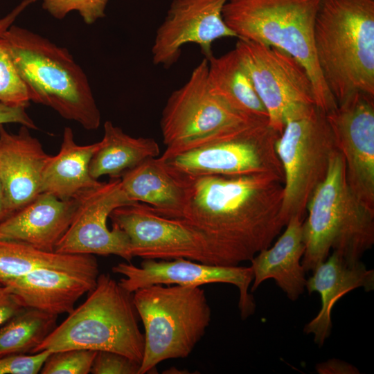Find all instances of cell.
Masks as SVG:
<instances>
[{
  "label": "cell",
  "mask_w": 374,
  "mask_h": 374,
  "mask_svg": "<svg viewBox=\"0 0 374 374\" xmlns=\"http://www.w3.org/2000/svg\"><path fill=\"white\" fill-rule=\"evenodd\" d=\"M186 203L178 220L205 236L220 265L251 260L285 227L283 181L276 176L181 178Z\"/></svg>",
  "instance_id": "1"
},
{
  "label": "cell",
  "mask_w": 374,
  "mask_h": 374,
  "mask_svg": "<svg viewBox=\"0 0 374 374\" xmlns=\"http://www.w3.org/2000/svg\"><path fill=\"white\" fill-rule=\"evenodd\" d=\"M314 47L337 105L356 91L374 96V0H321Z\"/></svg>",
  "instance_id": "2"
},
{
  "label": "cell",
  "mask_w": 374,
  "mask_h": 374,
  "mask_svg": "<svg viewBox=\"0 0 374 374\" xmlns=\"http://www.w3.org/2000/svg\"><path fill=\"white\" fill-rule=\"evenodd\" d=\"M303 222L305 246L301 264L312 271L335 252L348 262L361 260L374 244V208L363 202L348 185L345 162L337 150L328 175L309 200Z\"/></svg>",
  "instance_id": "3"
},
{
  "label": "cell",
  "mask_w": 374,
  "mask_h": 374,
  "mask_svg": "<svg viewBox=\"0 0 374 374\" xmlns=\"http://www.w3.org/2000/svg\"><path fill=\"white\" fill-rule=\"evenodd\" d=\"M1 37L28 88L30 101L52 108L87 130L99 127L100 113L87 76L67 48L14 24Z\"/></svg>",
  "instance_id": "4"
},
{
  "label": "cell",
  "mask_w": 374,
  "mask_h": 374,
  "mask_svg": "<svg viewBox=\"0 0 374 374\" xmlns=\"http://www.w3.org/2000/svg\"><path fill=\"white\" fill-rule=\"evenodd\" d=\"M68 314L31 353L68 349L106 350L141 364L144 334L139 328L133 293L109 274L98 275L87 299Z\"/></svg>",
  "instance_id": "5"
},
{
  "label": "cell",
  "mask_w": 374,
  "mask_h": 374,
  "mask_svg": "<svg viewBox=\"0 0 374 374\" xmlns=\"http://www.w3.org/2000/svg\"><path fill=\"white\" fill-rule=\"evenodd\" d=\"M321 0H228L222 16L243 39L282 49L305 67L314 87L316 105L326 114L337 103L320 71L314 29Z\"/></svg>",
  "instance_id": "6"
},
{
  "label": "cell",
  "mask_w": 374,
  "mask_h": 374,
  "mask_svg": "<svg viewBox=\"0 0 374 374\" xmlns=\"http://www.w3.org/2000/svg\"><path fill=\"white\" fill-rule=\"evenodd\" d=\"M133 302L145 330L139 374L157 373L161 362L187 357L211 320L200 286L152 285L134 292Z\"/></svg>",
  "instance_id": "7"
},
{
  "label": "cell",
  "mask_w": 374,
  "mask_h": 374,
  "mask_svg": "<svg viewBox=\"0 0 374 374\" xmlns=\"http://www.w3.org/2000/svg\"><path fill=\"white\" fill-rule=\"evenodd\" d=\"M208 60L195 67L187 82L169 96L160 126L163 159L204 146L252 123L267 121L245 116L213 95L207 83Z\"/></svg>",
  "instance_id": "8"
},
{
  "label": "cell",
  "mask_w": 374,
  "mask_h": 374,
  "mask_svg": "<svg viewBox=\"0 0 374 374\" xmlns=\"http://www.w3.org/2000/svg\"><path fill=\"white\" fill-rule=\"evenodd\" d=\"M326 113L314 106L305 115L288 121L276 142L283 173L281 217L304 219L309 200L325 180L337 151Z\"/></svg>",
  "instance_id": "9"
},
{
  "label": "cell",
  "mask_w": 374,
  "mask_h": 374,
  "mask_svg": "<svg viewBox=\"0 0 374 374\" xmlns=\"http://www.w3.org/2000/svg\"><path fill=\"white\" fill-rule=\"evenodd\" d=\"M280 135L268 121H257L204 146L165 159L159 157L178 177L267 174L284 182L276 151Z\"/></svg>",
  "instance_id": "10"
},
{
  "label": "cell",
  "mask_w": 374,
  "mask_h": 374,
  "mask_svg": "<svg viewBox=\"0 0 374 374\" xmlns=\"http://www.w3.org/2000/svg\"><path fill=\"white\" fill-rule=\"evenodd\" d=\"M235 50L267 109L269 126L278 134L288 121L317 106L308 73L292 55L243 39H238Z\"/></svg>",
  "instance_id": "11"
},
{
  "label": "cell",
  "mask_w": 374,
  "mask_h": 374,
  "mask_svg": "<svg viewBox=\"0 0 374 374\" xmlns=\"http://www.w3.org/2000/svg\"><path fill=\"white\" fill-rule=\"evenodd\" d=\"M109 218L112 226L128 237L133 257L164 260L182 258L220 265L204 235L183 220L157 214L146 204L119 206Z\"/></svg>",
  "instance_id": "12"
},
{
  "label": "cell",
  "mask_w": 374,
  "mask_h": 374,
  "mask_svg": "<svg viewBox=\"0 0 374 374\" xmlns=\"http://www.w3.org/2000/svg\"><path fill=\"white\" fill-rule=\"evenodd\" d=\"M77 206L71 223L56 245L62 253L116 255L131 262L130 240L119 228L107 224L110 213L132 202L123 189L121 178L87 189L75 197Z\"/></svg>",
  "instance_id": "13"
},
{
  "label": "cell",
  "mask_w": 374,
  "mask_h": 374,
  "mask_svg": "<svg viewBox=\"0 0 374 374\" xmlns=\"http://www.w3.org/2000/svg\"><path fill=\"white\" fill-rule=\"evenodd\" d=\"M326 115L348 185L374 208V96L354 92Z\"/></svg>",
  "instance_id": "14"
},
{
  "label": "cell",
  "mask_w": 374,
  "mask_h": 374,
  "mask_svg": "<svg viewBox=\"0 0 374 374\" xmlns=\"http://www.w3.org/2000/svg\"><path fill=\"white\" fill-rule=\"evenodd\" d=\"M112 269L114 273L123 276L118 283L130 293L152 285L231 284L239 290L238 308L241 318L245 319L255 312L256 303L249 292L253 280L251 267L208 265L181 258L168 260L144 259L140 266L127 262H120Z\"/></svg>",
  "instance_id": "15"
},
{
  "label": "cell",
  "mask_w": 374,
  "mask_h": 374,
  "mask_svg": "<svg viewBox=\"0 0 374 374\" xmlns=\"http://www.w3.org/2000/svg\"><path fill=\"white\" fill-rule=\"evenodd\" d=\"M228 0H172L157 30L152 62L168 69L179 60L181 48L195 44L204 57L212 56V44L223 37H237L226 24L222 10Z\"/></svg>",
  "instance_id": "16"
},
{
  "label": "cell",
  "mask_w": 374,
  "mask_h": 374,
  "mask_svg": "<svg viewBox=\"0 0 374 374\" xmlns=\"http://www.w3.org/2000/svg\"><path fill=\"white\" fill-rule=\"evenodd\" d=\"M29 128L17 133L0 125V179L4 219L40 193L44 169L50 157Z\"/></svg>",
  "instance_id": "17"
},
{
  "label": "cell",
  "mask_w": 374,
  "mask_h": 374,
  "mask_svg": "<svg viewBox=\"0 0 374 374\" xmlns=\"http://www.w3.org/2000/svg\"><path fill=\"white\" fill-rule=\"evenodd\" d=\"M307 278L305 289L310 295L317 292L321 306L317 314L307 323L303 332L312 335L314 343L321 347L332 328V312L335 303L344 295L357 288L366 292L374 289V271L368 269L360 260L351 263L335 252L312 271Z\"/></svg>",
  "instance_id": "18"
},
{
  "label": "cell",
  "mask_w": 374,
  "mask_h": 374,
  "mask_svg": "<svg viewBox=\"0 0 374 374\" xmlns=\"http://www.w3.org/2000/svg\"><path fill=\"white\" fill-rule=\"evenodd\" d=\"M77 202L40 193L0 222V239L21 241L42 250L55 251L69 227Z\"/></svg>",
  "instance_id": "19"
},
{
  "label": "cell",
  "mask_w": 374,
  "mask_h": 374,
  "mask_svg": "<svg viewBox=\"0 0 374 374\" xmlns=\"http://www.w3.org/2000/svg\"><path fill=\"white\" fill-rule=\"evenodd\" d=\"M303 220L297 215L290 217L277 241L271 247L259 251L250 260L253 272L251 292L256 291L265 280L274 279L292 301L303 294L307 280L301 264L305 250Z\"/></svg>",
  "instance_id": "20"
},
{
  "label": "cell",
  "mask_w": 374,
  "mask_h": 374,
  "mask_svg": "<svg viewBox=\"0 0 374 374\" xmlns=\"http://www.w3.org/2000/svg\"><path fill=\"white\" fill-rule=\"evenodd\" d=\"M97 278L44 268L3 285L19 298L25 308L58 316L71 313L77 301L95 287Z\"/></svg>",
  "instance_id": "21"
},
{
  "label": "cell",
  "mask_w": 374,
  "mask_h": 374,
  "mask_svg": "<svg viewBox=\"0 0 374 374\" xmlns=\"http://www.w3.org/2000/svg\"><path fill=\"white\" fill-rule=\"evenodd\" d=\"M120 178L132 202L146 204L157 214L168 218L180 217L186 203L184 183L160 157L145 159Z\"/></svg>",
  "instance_id": "22"
},
{
  "label": "cell",
  "mask_w": 374,
  "mask_h": 374,
  "mask_svg": "<svg viewBox=\"0 0 374 374\" xmlns=\"http://www.w3.org/2000/svg\"><path fill=\"white\" fill-rule=\"evenodd\" d=\"M98 146V142L78 145L72 129L66 127L59 152L50 156L44 169L40 193L69 199L98 185L100 181L92 178L89 173L90 161Z\"/></svg>",
  "instance_id": "23"
},
{
  "label": "cell",
  "mask_w": 374,
  "mask_h": 374,
  "mask_svg": "<svg viewBox=\"0 0 374 374\" xmlns=\"http://www.w3.org/2000/svg\"><path fill=\"white\" fill-rule=\"evenodd\" d=\"M44 268L94 277L99 275L93 255L48 251L21 241L0 239L1 285Z\"/></svg>",
  "instance_id": "24"
},
{
  "label": "cell",
  "mask_w": 374,
  "mask_h": 374,
  "mask_svg": "<svg viewBox=\"0 0 374 374\" xmlns=\"http://www.w3.org/2000/svg\"><path fill=\"white\" fill-rule=\"evenodd\" d=\"M207 60L209 91L240 113L268 121L267 109L235 48Z\"/></svg>",
  "instance_id": "25"
},
{
  "label": "cell",
  "mask_w": 374,
  "mask_h": 374,
  "mask_svg": "<svg viewBox=\"0 0 374 374\" xmlns=\"http://www.w3.org/2000/svg\"><path fill=\"white\" fill-rule=\"evenodd\" d=\"M159 153V146L154 139L131 136L107 121L103 137L90 161L89 173L96 180L104 175L120 177L125 171L148 158L158 157Z\"/></svg>",
  "instance_id": "26"
},
{
  "label": "cell",
  "mask_w": 374,
  "mask_h": 374,
  "mask_svg": "<svg viewBox=\"0 0 374 374\" xmlns=\"http://www.w3.org/2000/svg\"><path fill=\"white\" fill-rule=\"evenodd\" d=\"M57 318L24 308L0 327V357L31 353L56 327Z\"/></svg>",
  "instance_id": "27"
},
{
  "label": "cell",
  "mask_w": 374,
  "mask_h": 374,
  "mask_svg": "<svg viewBox=\"0 0 374 374\" xmlns=\"http://www.w3.org/2000/svg\"><path fill=\"white\" fill-rule=\"evenodd\" d=\"M0 102L28 105L30 92L12 58L8 44L0 36Z\"/></svg>",
  "instance_id": "28"
},
{
  "label": "cell",
  "mask_w": 374,
  "mask_h": 374,
  "mask_svg": "<svg viewBox=\"0 0 374 374\" xmlns=\"http://www.w3.org/2000/svg\"><path fill=\"white\" fill-rule=\"evenodd\" d=\"M96 350L68 349L52 352L45 361L42 374H88L91 371Z\"/></svg>",
  "instance_id": "29"
},
{
  "label": "cell",
  "mask_w": 374,
  "mask_h": 374,
  "mask_svg": "<svg viewBox=\"0 0 374 374\" xmlns=\"http://www.w3.org/2000/svg\"><path fill=\"white\" fill-rule=\"evenodd\" d=\"M109 0H42V8L56 19H64L69 12L77 11L87 25H91L105 15Z\"/></svg>",
  "instance_id": "30"
},
{
  "label": "cell",
  "mask_w": 374,
  "mask_h": 374,
  "mask_svg": "<svg viewBox=\"0 0 374 374\" xmlns=\"http://www.w3.org/2000/svg\"><path fill=\"white\" fill-rule=\"evenodd\" d=\"M141 363L111 351L99 350L91 368L93 374H139Z\"/></svg>",
  "instance_id": "31"
},
{
  "label": "cell",
  "mask_w": 374,
  "mask_h": 374,
  "mask_svg": "<svg viewBox=\"0 0 374 374\" xmlns=\"http://www.w3.org/2000/svg\"><path fill=\"white\" fill-rule=\"evenodd\" d=\"M51 353L42 350L0 357V374H37Z\"/></svg>",
  "instance_id": "32"
},
{
  "label": "cell",
  "mask_w": 374,
  "mask_h": 374,
  "mask_svg": "<svg viewBox=\"0 0 374 374\" xmlns=\"http://www.w3.org/2000/svg\"><path fill=\"white\" fill-rule=\"evenodd\" d=\"M28 105H10L0 102V125L7 123H17L29 129L37 130V127L26 112Z\"/></svg>",
  "instance_id": "33"
},
{
  "label": "cell",
  "mask_w": 374,
  "mask_h": 374,
  "mask_svg": "<svg viewBox=\"0 0 374 374\" xmlns=\"http://www.w3.org/2000/svg\"><path fill=\"white\" fill-rule=\"evenodd\" d=\"M24 308L15 294L0 284V327Z\"/></svg>",
  "instance_id": "34"
},
{
  "label": "cell",
  "mask_w": 374,
  "mask_h": 374,
  "mask_svg": "<svg viewBox=\"0 0 374 374\" xmlns=\"http://www.w3.org/2000/svg\"><path fill=\"white\" fill-rule=\"evenodd\" d=\"M320 374H356L359 370L354 366L340 359H332L319 363L315 366Z\"/></svg>",
  "instance_id": "35"
},
{
  "label": "cell",
  "mask_w": 374,
  "mask_h": 374,
  "mask_svg": "<svg viewBox=\"0 0 374 374\" xmlns=\"http://www.w3.org/2000/svg\"><path fill=\"white\" fill-rule=\"evenodd\" d=\"M37 0H22L17 6L3 17L0 18V36H1L16 21L17 18L30 5Z\"/></svg>",
  "instance_id": "36"
},
{
  "label": "cell",
  "mask_w": 374,
  "mask_h": 374,
  "mask_svg": "<svg viewBox=\"0 0 374 374\" xmlns=\"http://www.w3.org/2000/svg\"><path fill=\"white\" fill-rule=\"evenodd\" d=\"M4 219L3 210V193L2 187L0 179V222Z\"/></svg>",
  "instance_id": "37"
}]
</instances>
